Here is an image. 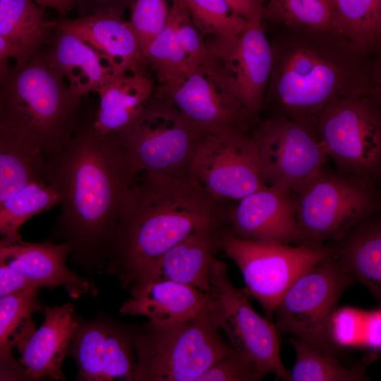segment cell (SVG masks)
<instances>
[{
  "mask_svg": "<svg viewBox=\"0 0 381 381\" xmlns=\"http://www.w3.org/2000/svg\"><path fill=\"white\" fill-rule=\"evenodd\" d=\"M229 207L212 198L189 170L137 174L121 199L102 272L130 290L152 263L194 231L229 227Z\"/></svg>",
  "mask_w": 381,
  "mask_h": 381,
  "instance_id": "cell-1",
  "label": "cell"
},
{
  "mask_svg": "<svg viewBox=\"0 0 381 381\" xmlns=\"http://www.w3.org/2000/svg\"><path fill=\"white\" fill-rule=\"evenodd\" d=\"M56 161L64 195L51 241L68 243L75 262L102 272L121 199L135 174L113 135L98 134L87 122Z\"/></svg>",
  "mask_w": 381,
  "mask_h": 381,
  "instance_id": "cell-2",
  "label": "cell"
},
{
  "mask_svg": "<svg viewBox=\"0 0 381 381\" xmlns=\"http://www.w3.org/2000/svg\"><path fill=\"white\" fill-rule=\"evenodd\" d=\"M290 39L273 47L265 99L274 114L296 121L316 133L322 110L337 98L379 94L377 66L367 54L333 34ZM317 135V134H316Z\"/></svg>",
  "mask_w": 381,
  "mask_h": 381,
  "instance_id": "cell-3",
  "label": "cell"
},
{
  "mask_svg": "<svg viewBox=\"0 0 381 381\" xmlns=\"http://www.w3.org/2000/svg\"><path fill=\"white\" fill-rule=\"evenodd\" d=\"M82 98L71 92L43 47L0 75V129L53 159L86 120Z\"/></svg>",
  "mask_w": 381,
  "mask_h": 381,
  "instance_id": "cell-4",
  "label": "cell"
},
{
  "mask_svg": "<svg viewBox=\"0 0 381 381\" xmlns=\"http://www.w3.org/2000/svg\"><path fill=\"white\" fill-rule=\"evenodd\" d=\"M207 319L136 327L133 381H196L233 347Z\"/></svg>",
  "mask_w": 381,
  "mask_h": 381,
  "instance_id": "cell-5",
  "label": "cell"
},
{
  "mask_svg": "<svg viewBox=\"0 0 381 381\" xmlns=\"http://www.w3.org/2000/svg\"><path fill=\"white\" fill-rule=\"evenodd\" d=\"M377 181L322 167L291 194L302 243L319 246L337 241L358 222L380 212Z\"/></svg>",
  "mask_w": 381,
  "mask_h": 381,
  "instance_id": "cell-6",
  "label": "cell"
},
{
  "mask_svg": "<svg viewBox=\"0 0 381 381\" xmlns=\"http://www.w3.org/2000/svg\"><path fill=\"white\" fill-rule=\"evenodd\" d=\"M203 133L155 92L140 114L112 133L132 172L176 174L189 164Z\"/></svg>",
  "mask_w": 381,
  "mask_h": 381,
  "instance_id": "cell-7",
  "label": "cell"
},
{
  "mask_svg": "<svg viewBox=\"0 0 381 381\" xmlns=\"http://www.w3.org/2000/svg\"><path fill=\"white\" fill-rule=\"evenodd\" d=\"M331 255L292 284L277 303L273 316L278 332L292 334L339 357L342 349L333 340L332 321L341 295L353 282Z\"/></svg>",
  "mask_w": 381,
  "mask_h": 381,
  "instance_id": "cell-8",
  "label": "cell"
},
{
  "mask_svg": "<svg viewBox=\"0 0 381 381\" xmlns=\"http://www.w3.org/2000/svg\"><path fill=\"white\" fill-rule=\"evenodd\" d=\"M316 134L337 171L377 181L381 173L380 95L335 99L319 115Z\"/></svg>",
  "mask_w": 381,
  "mask_h": 381,
  "instance_id": "cell-9",
  "label": "cell"
},
{
  "mask_svg": "<svg viewBox=\"0 0 381 381\" xmlns=\"http://www.w3.org/2000/svg\"><path fill=\"white\" fill-rule=\"evenodd\" d=\"M332 243L315 246L289 245L238 238L229 231L222 250L239 268L248 295L261 305L270 320L286 290L303 273L332 253Z\"/></svg>",
  "mask_w": 381,
  "mask_h": 381,
  "instance_id": "cell-10",
  "label": "cell"
},
{
  "mask_svg": "<svg viewBox=\"0 0 381 381\" xmlns=\"http://www.w3.org/2000/svg\"><path fill=\"white\" fill-rule=\"evenodd\" d=\"M207 194L230 206L265 186L253 133L241 128L203 133L188 167Z\"/></svg>",
  "mask_w": 381,
  "mask_h": 381,
  "instance_id": "cell-11",
  "label": "cell"
},
{
  "mask_svg": "<svg viewBox=\"0 0 381 381\" xmlns=\"http://www.w3.org/2000/svg\"><path fill=\"white\" fill-rule=\"evenodd\" d=\"M155 92L202 133L224 128L248 130L254 121L211 53L176 79L159 84Z\"/></svg>",
  "mask_w": 381,
  "mask_h": 381,
  "instance_id": "cell-12",
  "label": "cell"
},
{
  "mask_svg": "<svg viewBox=\"0 0 381 381\" xmlns=\"http://www.w3.org/2000/svg\"><path fill=\"white\" fill-rule=\"evenodd\" d=\"M261 180L292 194L316 174L328 157L315 133L283 115L260 121L252 133Z\"/></svg>",
  "mask_w": 381,
  "mask_h": 381,
  "instance_id": "cell-13",
  "label": "cell"
},
{
  "mask_svg": "<svg viewBox=\"0 0 381 381\" xmlns=\"http://www.w3.org/2000/svg\"><path fill=\"white\" fill-rule=\"evenodd\" d=\"M210 283L222 308L220 329L227 335L232 347L250 358L266 375L290 381V371L282 363L278 332L274 324L258 314L248 295L231 282L226 264L214 259Z\"/></svg>",
  "mask_w": 381,
  "mask_h": 381,
  "instance_id": "cell-14",
  "label": "cell"
},
{
  "mask_svg": "<svg viewBox=\"0 0 381 381\" xmlns=\"http://www.w3.org/2000/svg\"><path fill=\"white\" fill-rule=\"evenodd\" d=\"M206 38V46L219 61L233 92L255 120L265 101L273 64V47L262 24L248 23L235 35Z\"/></svg>",
  "mask_w": 381,
  "mask_h": 381,
  "instance_id": "cell-15",
  "label": "cell"
},
{
  "mask_svg": "<svg viewBox=\"0 0 381 381\" xmlns=\"http://www.w3.org/2000/svg\"><path fill=\"white\" fill-rule=\"evenodd\" d=\"M135 330L106 316L90 320L78 318L68 351L78 368L76 380L133 381Z\"/></svg>",
  "mask_w": 381,
  "mask_h": 381,
  "instance_id": "cell-16",
  "label": "cell"
},
{
  "mask_svg": "<svg viewBox=\"0 0 381 381\" xmlns=\"http://www.w3.org/2000/svg\"><path fill=\"white\" fill-rule=\"evenodd\" d=\"M131 297L120 307L121 315H140L158 325L207 319L220 329L221 302L212 290L207 293L170 280H153L131 289Z\"/></svg>",
  "mask_w": 381,
  "mask_h": 381,
  "instance_id": "cell-17",
  "label": "cell"
},
{
  "mask_svg": "<svg viewBox=\"0 0 381 381\" xmlns=\"http://www.w3.org/2000/svg\"><path fill=\"white\" fill-rule=\"evenodd\" d=\"M65 242L25 241L21 236L0 239V266L10 269L40 288L62 287L69 297L95 296L97 289L92 281L70 270L66 261L71 254Z\"/></svg>",
  "mask_w": 381,
  "mask_h": 381,
  "instance_id": "cell-18",
  "label": "cell"
},
{
  "mask_svg": "<svg viewBox=\"0 0 381 381\" xmlns=\"http://www.w3.org/2000/svg\"><path fill=\"white\" fill-rule=\"evenodd\" d=\"M234 236L264 243H302L293 195L264 186L241 198L227 212Z\"/></svg>",
  "mask_w": 381,
  "mask_h": 381,
  "instance_id": "cell-19",
  "label": "cell"
},
{
  "mask_svg": "<svg viewBox=\"0 0 381 381\" xmlns=\"http://www.w3.org/2000/svg\"><path fill=\"white\" fill-rule=\"evenodd\" d=\"M226 226L194 231L160 255L145 271L131 289L153 280H170L212 292L210 272L216 255L222 250Z\"/></svg>",
  "mask_w": 381,
  "mask_h": 381,
  "instance_id": "cell-20",
  "label": "cell"
},
{
  "mask_svg": "<svg viewBox=\"0 0 381 381\" xmlns=\"http://www.w3.org/2000/svg\"><path fill=\"white\" fill-rule=\"evenodd\" d=\"M55 23L56 28L74 33L98 51L118 73L150 75L148 61L123 14L99 12Z\"/></svg>",
  "mask_w": 381,
  "mask_h": 381,
  "instance_id": "cell-21",
  "label": "cell"
},
{
  "mask_svg": "<svg viewBox=\"0 0 381 381\" xmlns=\"http://www.w3.org/2000/svg\"><path fill=\"white\" fill-rule=\"evenodd\" d=\"M44 320L18 351L20 363L31 380H66L62 365L76 329L78 316L73 303L44 306Z\"/></svg>",
  "mask_w": 381,
  "mask_h": 381,
  "instance_id": "cell-22",
  "label": "cell"
},
{
  "mask_svg": "<svg viewBox=\"0 0 381 381\" xmlns=\"http://www.w3.org/2000/svg\"><path fill=\"white\" fill-rule=\"evenodd\" d=\"M49 64L68 81L71 92L83 97L97 91L118 73L107 59L74 33L56 28L44 47Z\"/></svg>",
  "mask_w": 381,
  "mask_h": 381,
  "instance_id": "cell-23",
  "label": "cell"
},
{
  "mask_svg": "<svg viewBox=\"0 0 381 381\" xmlns=\"http://www.w3.org/2000/svg\"><path fill=\"white\" fill-rule=\"evenodd\" d=\"M332 243V257L353 281L381 298V217L377 212Z\"/></svg>",
  "mask_w": 381,
  "mask_h": 381,
  "instance_id": "cell-24",
  "label": "cell"
},
{
  "mask_svg": "<svg viewBox=\"0 0 381 381\" xmlns=\"http://www.w3.org/2000/svg\"><path fill=\"white\" fill-rule=\"evenodd\" d=\"M155 89L150 75H116L97 91L99 107L93 117L87 118V122L102 135L118 132L144 109Z\"/></svg>",
  "mask_w": 381,
  "mask_h": 381,
  "instance_id": "cell-25",
  "label": "cell"
},
{
  "mask_svg": "<svg viewBox=\"0 0 381 381\" xmlns=\"http://www.w3.org/2000/svg\"><path fill=\"white\" fill-rule=\"evenodd\" d=\"M55 29V20L33 1L0 0V35L9 46L16 65L24 64L47 45Z\"/></svg>",
  "mask_w": 381,
  "mask_h": 381,
  "instance_id": "cell-26",
  "label": "cell"
},
{
  "mask_svg": "<svg viewBox=\"0 0 381 381\" xmlns=\"http://www.w3.org/2000/svg\"><path fill=\"white\" fill-rule=\"evenodd\" d=\"M64 181L56 160L51 171L35 179L0 204V236H21L19 230L28 219L60 205Z\"/></svg>",
  "mask_w": 381,
  "mask_h": 381,
  "instance_id": "cell-27",
  "label": "cell"
},
{
  "mask_svg": "<svg viewBox=\"0 0 381 381\" xmlns=\"http://www.w3.org/2000/svg\"><path fill=\"white\" fill-rule=\"evenodd\" d=\"M333 34L373 54L381 40V0H330Z\"/></svg>",
  "mask_w": 381,
  "mask_h": 381,
  "instance_id": "cell-28",
  "label": "cell"
},
{
  "mask_svg": "<svg viewBox=\"0 0 381 381\" xmlns=\"http://www.w3.org/2000/svg\"><path fill=\"white\" fill-rule=\"evenodd\" d=\"M30 144L0 129V204L54 166Z\"/></svg>",
  "mask_w": 381,
  "mask_h": 381,
  "instance_id": "cell-29",
  "label": "cell"
},
{
  "mask_svg": "<svg viewBox=\"0 0 381 381\" xmlns=\"http://www.w3.org/2000/svg\"><path fill=\"white\" fill-rule=\"evenodd\" d=\"M296 353V363L290 371V381H367L368 365L373 353L365 356L353 367L344 365L337 356L324 352L296 337L289 340Z\"/></svg>",
  "mask_w": 381,
  "mask_h": 381,
  "instance_id": "cell-30",
  "label": "cell"
},
{
  "mask_svg": "<svg viewBox=\"0 0 381 381\" xmlns=\"http://www.w3.org/2000/svg\"><path fill=\"white\" fill-rule=\"evenodd\" d=\"M39 289L28 286L0 298V354L18 351L36 330L32 316L44 308Z\"/></svg>",
  "mask_w": 381,
  "mask_h": 381,
  "instance_id": "cell-31",
  "label": "cell"
},
{
  "mask_svg": "<svg viewBox=\"0 0 381 381\" xmlns=\"http://www.w3.org/2000/svg\"><path fill=\"white\" fill-rule=\"evenodd\" d=\"M263 19L293 28L333 33L329 8L325 0H263Z\"/></svg>",
  "mask_w": 381,
  "mask_h": 381,
  "instance_id": "cell-32",
  "label": "cell"
},
{
  "mask_svg": "<svg viewBox=\"0 0 381 381\" xmlns=\"http://www.w3.org/2000/svg\"><path fill=\"white\" fill-rule=\"evenodd\" d=\"M145 56L159 84L174 80L190 68L176 36L171 13L167 25L148 45Z\"/></svg>",
  "mask_w": 381,
  "mask_h": 381,
  "instance_id": "cell-33",
  "label": "cell"
},
{
  "mask_svg": "<svg viewBox=\"0 0 381 381\" xmlns=\"http://www.w3.org/2000/svg\"><path fill=\"white\" fill-rule=\"evenodd\" d=\"M332 338L337 346L363 344L380 349V311L363 312L352 308L337 310L332 321Z\"/></svg>",
  "mask_w": 381,
  "mask_h": 381,
  "instance_id": "cell-34",
  "label": "cell"
},
{
  "mask_svg": "<svg viewBox=\"0 0 381 381\" xmlns=\"http://www.w3.org/2000/svg\"><path fill=\"white\" fill-rule=\"evenodd\" d=\"M182 1L193 25L205 38L213 35H235L248 25L224 0Z\"/></svg>",
  "mask_w": 381,
  "mask_h": 381,
  "instance_id": "cell-35",
  "label": "cell"
},
{
  "mask_svg": "<svg viewBox=\"0 0 381 381\" xmlns=\"http://www.w3.org/2000/svg\"><path fill=\"white\" fill-rule=\"evenodd\" d=\"M174 0H135L128 20L145 55L146 49L167 25Z\"/></svg>",
  "mask_w": 381,
  "mask_h": 381,
  "instance_id": "cell-36",
  "label": "cell"
},
{
  "mask_svg": "<svg viewBox=\"0 0 381 381\" xmlns=\"http://www.w3.org/2000/svg\"><path fill=\"white\" fill-rule=\"evenodd\" d=\"M171 16L176 36L188 59L191 68L210 54L206 46L205 37L193 25L182 0H174Z\"/></svg>",
  "mask_w": 381,
  "mask_h": 381,
  "instance_id": "cell-37",
  "label": "cell"
},
{
  "mask_svg": "<svg viewBox=\"0 0 381 381\" xmlns=\"http://www.w3.org/2000/svg\"><path fill=\"white\" fill-rule=\"evenodd\" d=\"M265 375L241 352L233 350L207 369L196 381H258Z\"/></svg>",
  "mask_w": 381,
  "mask_h": 381,
  "instance_id": "cell-38",
  "label": "cell"
},
{
  "mask_svg": "<svg viewBox=\"0 0 381 381\" xmlns=\"http://www.w3.org/2000/svg\"><path fill=\"white\" fill-rule=\"evenodd\" d=\"M135 0H83L76 8L80 16L114 11L121 14L130 8Z\"/></svg>",
  "mask_w": 381,
  "mask_h": 381,
  "instance_id": "cell-39",
  "label": "cell"
},
{
  "mask_svg": "<svg viewBox=\"0 0 381 381\" xmlns=\"http://www.w3.org/2000/svg\"><path fill=\"white\" fill-rule=\"evenodd\" d=\"M233 11L248 23H262V0H224Z\"/></svg>",
  "mask_w": 381,
  "mask_h": 381,
  "instance_id": "cell-40",
  "label": "cell"
},
{
  "mask_svg": "<svg viewBox=\"0 0 381 381\" xmlns=\"http://www.w3.org/2000/svg\"><path fill=\"white\" fill-rule=\"evenodd\" d=\"M28 380L30 377L12 353L0 354V381Z\"/></svg>",
  "mask_w": 381,
  "mask_h": 381,
  "instance_id": "cell-41",
  "label": "cell"
},
{
  "mask_svg": "<svg viewBox=\"0 0 381 381\" xmlns=\"http://www.w3.org/2000/svg\"><path fill=\"white\" fill-rule=\"evenodd\" d=\"M28 286L39 287L18 273L0 266V298Z\"/></svg>",
  "mask_w": 381,
  "mask_h": 381,
  "instance_id": "cell-42",
  "label": "cell"
},
{
  "mask_svg": "<svg viewBox=\"0 0 381 381\" xmlns=\"http://www.w3.org/2000/svg\"><path fill=\"white\" fill-rule=\"evenodd\" d=\"M43 8L54 9L61 15L65 16L68 11L75 8L83 0H32Z\"/></svg>",
  "mask_w": 381,
  "mask_h": 381,
  "instance_id": "cell-43",
  "label": "cell"
},
{
  "mask_svg": "<svg viewBox=\"0 0 381 381\" xmlns=\"http://www.w3.org/2000/svg\"><path fill=\"white\" fill-rule=\"evenodd\" d=\"M11 57L9 46L0 35V75L4 74L10 67L8 59Z\"/></svg>",
  "mask_w": 381,
  "mask_h": 381,
  "instance_id": "cell-44",
  "label": "cell"
},
{
  "mask_svg": "<svg viewBox=\"0 0 381 381\" xmlns=\"http://www.w3.org/2000/svg\"><path fill=\"white\" fill-rule=\"evenodd\" d=\"M325 2L327 4V5H328V6H329V3L330 0H325Z\"/></svg>",
  "mask_w": 381,
  "mask_h": 381,
  "instance_id": "cell-45",
  "label": "cell"
},
{
  "mask_svg": "<svg viewBox=\"0 0 381 381\" xmlns=\"http://www.w3.org/2000/svg\"><path fill=\"white\" fill-rule=\"evenodd\" d=\"M263 1V0H262Z\"/></svg>",
  "mask_w": 381,
  "mask_h": 381,
  "instance_id": "cell-46",
  "label": "cell"
}]
</instances>
